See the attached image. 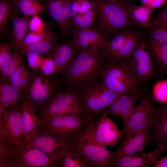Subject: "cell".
Returning <instances> with one entry per match:
<instances>
[{"label": "cell", "mask_w": 167, "mask_h": 167, "mask_svg": "<svg viewBox=\"0 0 167 167\" xmlns=\"http://www.w3.org/2000/svg\"><path fill=\"white\" fill-rule=\"evenodd\" d=\"M110 60L104 50L97 47L79 48L71 63L62 74L68 88L79 92L101 80Z\"/></svg>", "instance_id": "obj_1"}, {"label": "cell", "mask_w": 167, "mask_h": 167, "mask_svg": "<svg viewBox=\"0 0 167 167\" xmlns=\"http://www.w3.org/2000/svg\"><path fill=\"white\" fill-rule=\"evenodd\" d=\"M92 0L98 11L95 28L108 39H112L133 23L131 13L133 6L129 0Z\"/></svg>", "instance_id": "obj_2"}, {"label": "cell", "mask_w": 167, "mask_h": 167, "mask_svg": "<svg viewBox=\"0 0 167 167\" xmlns=\"http://www.w3.org/2000/svg\"><path fill=\"white\" fill-rule=\"evenodd\" d=\"M89 126L79 135L65 141L66 147L76 151L88 167L113 166L115 151H111L105 146L89 142L86 140L85 135Z\"/></svg>", "instance_id": "obj_3"}, {"label": "cell", "mask_w": 167, "mask_h": 167, "mask_svg": "<svg viewBox=\"0 0 167 167\" xmlns=\"http://www.w3.org/2000/svg\"><path fill=\"white\" fill-rule=\"evenodd\" d=\"M30 80L25 96L35 112L44 108L59 91V83L51 75H42L30 68Z\"/></svg>", "instance_id": "obj_4"}, {"label": "cell", "mask_w": 167, "mask_h": 167, "mask_svg": "<svg viewBox=\"0 0 167 167\" xmlns=\"http://www.w3.org/2000/svg\"><path fill=\"white\" fill-rule=\"evenodd\" d=\"M42 121L41 128L64 141L79 135L93 122L81 113L58 115Z\"/></svg>", "instance_id": "obj_5"}, {"label": "cell", "mask_w": 167, "mask_h": 167, "mask_svg": "<svg viewBox=\"0 0 167 167\" xmlns=\"http://www.w3.org/2000/svg\"><path fill=\"white\" fill-rule=\"evenodd\" d=\"M83 109V114L93 122L101 112L108 107L121 95L98 82L79 92Z\"/></svg>", "instance_id": "obj_6"}, {"label": "cell", "mask_w": 167, "mask_h": 167, "mask_svg": "<svg viewBox=\"0 0 167 167\" xmlns=\"http://www.w3.org/2000/svg\"><path fill=\"white\" fill-rule=\"evenodd\" d=\"M101 83L119 94L131 92L139 86L125 62L110 60L102 73Z\"/></svg>", "instance_id": "obj_7"}, {"label": "cell", "mask_w": 167, "mask_h": 167, "mask_svg": "<svg viewBox=\"0 0 167 167\" xmlns=\"http://www.w3.org/2000/svg\"><path fill=\"white\" fill-rule=\"evenodd\" d=\"M148 43L140 39L134 51L124 62L139 86L160 76L153 63Z\"/></svg>", "instance_id": "obj_8"}, {"label": "cell", "mask_w": 167, "mask_h": 167, "mask_svg": "<svg viewBox=\"0 0 167 167\" xmlns=\"http://www.w3.org/2000/svg\"><path fill=\"white\" fill-rule=\"evenodd\" d=\"M37 113L43 120L61 115L71 113L83 114L79 92L70 88L63 92L60 91L44 108Z\"/></svg>", "instance_id": "obj_9"}, {"label": "cell", "mask_w": 167, "mask_h": 167, "mask_svg": "<svg viewBox=\"0 0 167 167\" xmlns=\"http://www.w3.org/2000/svg\"><path fill=\"white\" fill-rule=\"evenodd\" d=\"M121 135L117 124L108 115L101 113L89 126L85 137L88 142L96 145L114 146L118 144Z\"/></svg>", "instance_id": "obj_10"}, {"label": "cell", "mask_w": 167, "mask_h": 167, "mask_svg": "<svg viewBox=\"0 0 167 167\" xmlns=\"http://www.w3.org/2000/svg\"><path fill=\"white\" fill-rule=\"evenodd\" d=\"M140 99V102L135 107L127 125L121 131V136L153 126L156 108L153 98L150 93H147Z\"/></svg>", "instance_id": "obj_11"}, {"label": "cell", "mask_w": 167, "mask_h": 167, "mask_svg": "<svg viewBox=\"0 0 167 167\" xmlns=\"http://www.w3.org/2000/svg\"><path fill=\"white\" fill-rule=\"evenodd\" d=\"M20 107H8L0 112V132L19 148L25 146Z\"/></svg>", "instance_id": "obj_12"}, {"label": "cell", "mask_w": 167, "mask_h": 167, "mask_svg": "<svg viewBox=\"0 0 167 167\" xmlns=\"http://www.w3.org/2000/svg\"><path fill=\"white\" fill-rule=\"evenodd\" d=\"M49 16L57 23L61 36L68 38L73 32L71 8L73 0H39Z\"/></svg>", "instance_id": "obj_13"}, {"label": "cell", "mask_w": 167, "mask_h": 167, "mask_svg": "<svg viewBox=\"0 0 167 167\" xmlns=\"http://www.w3.org/2000/svg\"><path fill=\"white\" fill-rule=\"evenodd\" d=\"M25 146L38 149L57 160L58 161L66 148L65 141L49 134L40 127L26 143Z\"/></svg>", "instance_id": "obj_14"}, {"label": "cell", "mask_w": 167, "mask_h": 167, "mask_svg": "<svg viewBox=\"0 0 167 167\" xmlns=\"http://www.w3.org/2000/svg\"><path fill=\"white\" fill-rule=\"evenodd\" d=\"M143 92L140 86L133 91L121 95L107 108L109 115L119 118L126 126L135 107L137 101L143 96Z\"/></svg>", "instance_id": "obj_15"}, {"label": "cell", "mask_w": 167, "mask_h": 167, "mask_svg": "<svg viewBox=\"0 0 167 167\" xmlns=\"http://www.w3.org/2000/svg\"><path fill=\"white\" fill-rule=\"evenodd\" d=\"M18 167H58V160L41 150L24 147L18 148Z\"/></svg>", "instance_id": "obj_16"}, {"label": "cell", "mask_w": 167, "mask_h": 167, "mask_svg": "<svg viewBox=\"0 0 167 167\" xmlns=\"http://www.w3.org/2000/svg\"><path fill=\"white\" fill-rule=\"evenodd\" d=\"M156 148L148 153L114 157L113 166L116 167H148L153 166L160 156L167 149L163 144H158Z\"/></svg>", "instance_id": "obj_17"}, {"label": "cell", "mask_w": 167, "mask_h": 167, "mask_svg": "<svg viewBox=\"0 0 167 167\" xmlns=\"http://www.w3.org/2000/svg\"><path fill=\"white\" fill-rule=\"evenodd\" d=\"M153 128L151 126L144 129L124 136L120 146L115 151V157L131 155L144 152V148Z\"/></svg>", "instance_id": "obj_18"}, {"label": "cell", "mask_w": 167, "mask_h": 167, "mask_svg": "<svg viewBox=\"0 0 167 167\" xmlns=\"http://www.w3.org/2000/svg\"><path fill=\"white\" fill-rule=\"evenodd\" d=\"M79 49L72 40L61 43L56 42L49 57L53 59L57 66V75L62 74L68 67Z\"/></svg>", "instance_id": "obj_19"}, {"label": "cell", "mask_w": 167, "mask_h": 167, "mask_svg": "<svg viewBox=\"0 0 167 167\" xmlns=\"http://www.w3.org/2000/svg\"><path fill=\"white\" fill-rule=\"evenodd\" d=\"M154 130L148 143L164 144L167 148V105L156 106L153 122Z\"/></svg>", "instance_id": "obj_20"}, {"label": "cell", "mask_w": 167, "mask_h": 167, "mask_svg": "<svg viewBox=\"0 0 167 167\" xmlns=\"http://www.w3.org/2000/svg\"><path fill=\"white\" fill-rule=\"evenodd\" d=\"M71 38L79 48L94 46L104 50L108 41V39L95 28L74 31Z\"/></svg>", "instance_id": "obj_21"}, {"label": "cell", "mask_w": 167, "mask_h": 167, "mask_svg": "<svg viewBox=\"0 0 167 167\" xmlns=\"http://www.w3.org/2000/svg\"><path fill=\"white\" fill-rule=\"evenodd\" d=\"M20 109L23 135L26 143L40 127L42 121L36 114V112L29 102L26 101L24 102Z\"/></svg>", "instance_id": "obj_22"}, {"label": "cell", "mask_w": 167, "mask_h": 167, "mask_svg": "<svg viewBox=\"0 0 167 167\" xmlns=\"http://www.w3.org/2000/svg\"><path fill=\"white\" fill-rule=\"evenodd\" d=\"M25 101L24 96L10 81H0V112L8 107H20Z\"/></svg>", "instance_id": "obj_23"}, {"label": "cell", "mask_w": 167, "mask_h": 167, "mask_svg": "<svg viewBox=\"0 0 167 167\" xmlns=\"http://www.w3.org/2000/svg\"><path fill=\"white\" fill-rule=\"evenodd\" d=\"M12 24L11 38L14 52L19 48L28 32L29 17L19 16L10 11Z\"/></svg>", "instance_id": "obj_24"}, {"label": "cell", "mask_w": 167, "mask_h": 167, "mask_svg": "<svg viewBox=\"0 0 167 167\" xmlns=\"http://www.w3.org/2000/svg\"><path fill=\"white\" fill-rule=\"evenodd\" d=\"M18 148L0 132V167H18Z\"/></svg>", "instance_id": "obj_25"}, {"label": "cell", "mask_w": 167, "mask_h": 167, "mask_svg": "<svg viewBox=\"0 0 167 167\" xmlns=\"http://www.w3.org/2000/svg\"><path fill=\"white\" fill-rule=\"evenodd\" d=\"M148 45L160 71L167 73V44L150 38Z\"/></svg>", "instance_id": "obj_26"}, {"label": "cell", "mask_w": 167, "mask_h": 167, "mask_svg": "<svg viewBox=\"0 0 167 167\" xmlns=\"http://www.w3.org/2000/svg\"><path fill=\"white\" fill-rule=\"evenodd\" d=\"M140 39L138 33L131 31L125 42L111 60L119 62H124L134 51Z\"/></svg>", "instance_id": "obj_27"}, {"label": "cell", "mask_w": 167, "mask_h": 167, "mask_svg": "<svg viewBox=\"0 0 167 167\" xmlns=\"http://www.w3.org/2000/svg\"><path fill=\"white\" fill-rule=\"evenodd\" d=\"M23 62L21 54L19 53L10 54L0 65V80L9 81L12 74Z\"/></svg>", "instance_id": "obj_28"}, {"label": "cell", "mask_w": 167, "mask_h": 167, "mask_svg": "<svg viewBox=\"0 0 167 167\" xmlns=\"http://www.w3.org/2000/svg\"><path fill=\"white\" fill-rule=\"evenodd\" d=\"M58 167H88L76 151L66 147L58 160Z\"/></svg>", "instance_id": "obj_29"}, {"label": "cell", "mask_w": 167, "mask_h": 167, "mask_svg": "<svg viewBox=\"0 0 167 167\" xmlns=\"http://www.w3.org/2000/svg\"><path fill=\"white\" fill-rule=\"evenodd\" d=\"M13 6L26 16L38 15L46 10L39 0H18Z\"/></svg>", "instance_id": "obj_30"}, {"label": "cell", "mask_w": 167, "mask_h": 167, "mask_svg": "<svg viewBox=\"0 0 167 167\" xmlns=\"http://www.w3.org/2000/svg\"><path fill=\"white\" fill-rule=\"evenodd\" d=\"M58 37L45 39L28 45L18 53L21 55L27 52H33L39 55L49 56Z\"/></svg>", "instance_id": "obj_31"}, {"label": "cell", "mask_w": 167, "mask_h": 167, "mask_svg": "<svg viewBox=\"0 0 167 167\" xmlns=\"http://www.w3.org/2000/svg\"><path fill=\"white\" fill-rule=\"evenodd\" d=\"M131 32L123 29L117 35L108 41L103 50L110 60L123 46Z\"/></svg>", "instance_id": "obj_32"}, {"label": "cell", "mask_w": 167, "mask_h": 167, "mask_svg": "<svg viewBox=\"0 0 167 167\" xmlns=\"http://www.w3.org/2000/svg\"><path fill=\"white\" fill-rule=\"evenodd\" d=\"M153 10L142 5L133 6L131 11V16L134 21L139 25L148 27L152 24L151 19Z\"/></svg>", "instance_id": "obj_33"}, {"label": "cell", "mask_w": 167, "mask_h": 167, "mask_svg": "<svg viewBox=\"0 0 167 167\" xmlns=\"http://www.w3.org/2000/svg\"><path fill=\"white\" fill-rule=\"evenodd\" d=\"M59 37L57 34L54 32L49 30L40 32H30L28 33L22 43L15 52H18L24 47L30 44L46 39Z\"/></svg>", "instance_id": "obj_34"}, {"label": "cell", "mask_w": 167, "mask_h": 167, "mask_svg": "<svg viewBox=\"0 0 167 167\" xmlns=\"http://www.w3.org/2000/svg\"><path fill=\"white\" fill-rule=\"evenodd\" d=\"M97 17L98 11L96 6L93 8L83 15L82 20L74 32L95 28Z\"/></svg>", "instance_id": "obj_35"}, {"label": "cell", "mask_w": 167, "mask_h": 167, "mask_svg": "<svg viewBox=\"0 0 167 167\" xmlns=\"http://www.w3.org/2000/svg\"><path fill=\"white\" fill-rule=\"evenodd\" d=\"M150 26V38L167 44V24L153 21Z\"/></svg>", "instance_id": "obj_36"}, {"label": "cell", "mask_w": 167, "mask_h": 167, "mask_svg": "<svg viewBox=\"0 0 167 167\" xmlns=\"http://www.w3.org/2000/svg\"><path fill=\"white\" fill-rule=\"evenodd\" d=\"M12 5L10 0H0V32L1 34L6 31V24L10 15L11 6Z\"/></svg>", "instance_id": "obj_37"}, {"label": "cell", "mask_w": 167, "mask_h": 167, "mask_svg": "<svg viewBox=\"0 0 167 167\" xmlns=\"http://www.w3.org/2000/svg\"><path fill=\"white\" fill-rule=\"evenodd\" d=\"M95 6L92 0H73L72 8L78 14L83 15Z\"/></svg>", "instance_id": "obj_38"}, {"label": "cell", "mask_w": 167, "mask_h": 167, "mask_svg": "<svg viewBox=\"0 0 167 167\" xmlns=\"http://www.w3.org/2000/svg\"><path fill=\"white\" fill-rule=\"evenodd\" d=\"M58 69L53 59L50 57H44L39 72L41 74L50 76L53 74L57 75Z\"/></svg>", "instance_id": "obj_39"}, {"label": "cell", "mask_w": 167, "mask_h": 167, "mask_svg": "<svg viewBox=\"0 0 167 167\" xmlns=\"http://www.w3.org/2000/svg\"><path fill=\"white\" fill-rule=\"evenodd\" d=\"M24 54L27 56L28 66L30 69L39 72L44 57L41 55L30 52H27Z\"/></svg>", "instance_id": "obj_40"}, {"label": "cell", "mask_w": 167, "mask_h": 167, "mask_svg": "<svg viewBox=\"0 0 167 167\" xmlns=\"http://www.w3.org/2000/svg\"><path fill=\"white\" fill-rule=\"evenodd\" d=\"M38 15H32L29 21V29L30 32H40L44 31V21Z\"/></svg>", "instance_id": "obj_41"}, {"label": "cell", "mask_w": 167, "mask_h": 167, "mask_svg": "<svg viewBox=\"0 0 167 167\" xmlns=\"http://www.w3.org/2000/svg\"><path fill=\"white\" fill-rule=\"evenodd\" d=\"M26 67V66L24 62L21 63L13 73L9 81L11 84L20 92V76L23 71Z\"/></svg>", "instance_id": "obj_42"}, {"label": "cell", "mask_w": 167, "mask_h": 167, "mask_svg": "<svg viewBox=\"0 0 167 167\" xmlns=\"http://www.w3.org/2000/svg\"><path fill=\"white\" fill-rule=\"evenodd\" d=\"M12 48H13V45L12 42L9 43H0V65L10 55Z\"/></svg>", "instance_id": "obj_43"}, {"label": "cell", "mask_w": 167, "mask_h": 167, "mask_svg": "<svg viewBox=\"0 0 167 167\" xmlns=\"http://www.w3.org/2000/svg\"><path fill=\"white\" fill-rule=\"evenodd\" d=\"M142 5L154 10L167 3V0H140Z\"/></svg>", "instance_id": "obj_44"}, {"label": "cell", "mask_w": 167, "mask_h": 167, "mask_svg": "<svg viewBox=\"0 0 167 167\" xmlns=\"http://www.w3.org/2000/svg\"><path fill=\"white\" fill-rule=\"evenodd\" d=\"M156 93V97L159 99L165 97L167 96V81H163L159 83Z\"/></svg>", "instance_id": "obj_45"}, {"label": "cell", "mask_w": 167, "mask_h": 167, "mask_svg": "<svg viewBox=\"0 0 167 167\" xmlns=\"http://www.w3.org/2000/svg\"><path fill=\"white\" fill-rule=\"evenodd\" d=\"M153 21L167 24V6L160 12Z\"/></svg>", "instance_id": "obj_46"}, {"label": "cell", "mask_w": 167, "mask_h": 167, "mask_svg": "<svg viewBox=\"0 0 167 167\" xmlns=\"http://www.w3.org/2000/svg\"><path fill=\"white\" fill-rule=\"evenodd\" d=\"M83 19V15L78 14L72 19V27L73 32L77 26L80 23Z\"/></svg>", "instance_id": "obj_47"}, {"label": "cell", "mask_w": 167, "mask_h": 167, "mask_svg": "<svg viewBox=\"0 0 167 167\" xmlns=\"http://www.w3.org/2000/svg\"><path fill=\"white\" fill-rule=\"evenodd\" d=\"M153 167H167V155L159 159Z\"/></svg>", "instance_id": "obj_48"}, {"label": "cell", "mask_w": 167, "mask_h": 167, "mask_svg": "<svg viewBox=\"0 0 167 167\" xmlns=\"http://www.w3.org/2000/svg\"><path fill=\"white\" fill-rule=\"evenodd\" d=\"M18 0H10L12 5H13Z\"/></svg>", "instance_id": "obj_49"}, {"label": "cell", "mask_w": 167, "mask_h": 167, "mask_svg": "<svg viewBox=\"0 0 167 167\" xmlns=\"http://www.w3.org/2000/svg\"><path fill=\"white\" fill-rule=\"evenodd\" d=\"M108 1H117L118 0H105Z\"/></svg>", "instance_id": "obj_50"}]
</instances>
